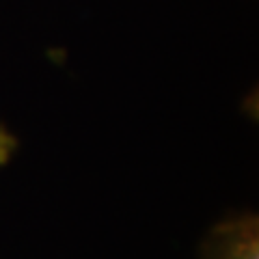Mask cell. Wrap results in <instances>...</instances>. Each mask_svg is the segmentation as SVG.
<instances>
[{"instance_id": "1", "label": "cell", "mask_w": 259, "mask_h": 259, "mask_svg": "<svg viewBox=\"0 0 259 259\" xmlns=\"http://www.w3.org/2000/svg\"><path fill=\"white\" fill-rule=\"evenodd\" d=\"M199 259H259V216L253 209L221 216L201 238Z\"/></svg>"}]
</instances>
